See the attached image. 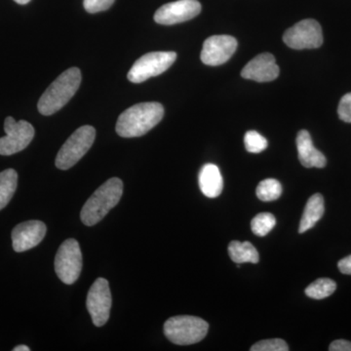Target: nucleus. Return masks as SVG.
I'll return each mask as SVG.
<instances>
[{
	"mask_svg": "<svg viewBox=\"0 0 351 351\" xmlns=\"http://www.w3.org/2000/svg\"><path fill=\"white\" fill-rule=\"evenodd\" d=\"M18 174L14 169L0 173V210L7 206L17 189Z\"/></svg>",
	"mask_w": 351,
	"mask_h": 351,
	"instance_id": "obj_19",
	"label": "nucleus"
},
{
	"mask_svg": "<svg viewBox=\"0 0 351 351\" xmlns=\"http://www.w3.org/2000/svg\"><path fill=\"white\" fill-rule=\"evenodd\" d=\"M199 188L203 195L209 198H216L221 195L223 188V180L221 171L215 164H205L198 176Z\"/></svg>",
	"mask_w": 351,
	"mask_h": 351,
	"instance_id": "obj_16",
	"label": "nucleus"
},
{
	"mask_svg": "<svg viewBox=\"0 0 351 351\" xmlns=\"http://www.w3.org/2000/svg\"><path fill=\"white\" fill-rule=\"evenodd\" d=\"M337 283L330 278H319L306 289L307 297L314 300H323L334 294Z\"/></svg>",
	"mask_w": 351,
	"mask_h": 351,
	"instance_id": "obj_20",
	"label": "nucleus"
},
{
	"mask_svg": "<svg viewBox=\"0 0 351 351\" xmlns=\"http://www.w3.org/2000/svg\"><path fill=\"white\" fill-rule=\"evenodd\" d=\"M330 351H351L350 341L346 339H338V341H332L329 346Z\"/></svg>",
	"mask_w": 351,
	"mask_h": 351,
	"instance_id": "obj_27",
	"label": "nucleus"
},
{
	"mask_svg": "<svg viewBox=\"0 0 351 351\" xmlns=\"http://www.w3.org/2000/svg\"><path fill=\"white\" fill-rule=\"evenodd\" d=\"M112 302V293L107 279H97L88 292L86 301L87 309L95 326H104L110 319Z\"/></svg>",
	"mask_w": 351,
	"mask_h": 351,
	"instance_id": "obj_10",
	"label": "nucleus"
},
{
	"mask_svg": "<svg viewBox=\"0 0 351 351\" xmlns=\"http://www.w3.org/2000/svg\"><path fill=\"white\" fill-rule=\"evenodd\" d=\"M201 4L197 0H178L161 6L154 14L157 24L170 25L186 22L199 15Z\"/></svg>",
	"mask_w": 351,
	"mask_h": 351,
	"instance_id": "obj_12",
	"label": "nucleus"
},
{
	"mask_svg": "<svg viewBox=\"0 0 351 351\" xmlns=\"http://www.w3.org/2000/svg\"><path fill=\"white\" fill-rule=\"evenodd\" d=\"M14 351H29L31 348L27 346H18L13 348Z\"/></svg>",
	"mask_w": 351,
	"mask_h": 351,
	"instance_id": "obj_29",
	"label": "nucleus"
},
{
	"mask_svg": "<svg viewBox=\"0 0 351 351\" xmlns=\"http://www.w3.org/2000/svg\"><path fill=\"white\" fill-rule=\"evenodd\" d=\"M175 52H151L138 59L129 71L127 77L133 83L144 82L163 73L175 63Z\"/></svg>",
	"mask_w": 351,
	"mask_h": 351,
	"instance_id": "obj_7",
	"label": "nucleus"
},
{
	"mask_svg": "<svg viewBox=\"0 0 351 351\" xmlns=\"http://www.w3.org/2000/svg\"><path fill=\"white\" fill-rule=\"evenodd\" d=\"M123 193V182L119 178H112L90 196L80 213L82 223L92 226L100 223L113 207L119 204Z\"/></svg>",
	"mask_w": 351,
	"mask_h": 351,
	"instance_id": "obj_3",
	"label": "nucleus"
},
{
	"mask_svg": "<svg viewBox=\"0 0 351 351\" xmlns=\"http://www.w3.org/2000/svg\"><path fill=\"white\" fill-rule=\"evenodd\" d=\"M297 147L300 161L304 167L324 168L326 166V157L314 147L311 134L306 130L300 131L298 134Z\"/></svg>",
	"mask_w": 351,
	"mask_h": 351,
	"instance_id": "obj_15",
	"label": "nucleus"
},
{
	"mask_svg": "<svg viewBox=\"0 0 351 351\" xmlns=\"http://www.w3.org/2000/svg\"><path fill=\"white\" fill-rule=\"evenodd\" d=\"M14 1L17 2L18 4H22V5H25V4L29 3L31 0H14Z\"/></svg>",
	"mask_w": 351,
	"mask_h": 351,
	"instance_id": "obj_30",
	"label": "nucleus"
},
{
	"mask_svg": "<svg viewBox=\"0 0 351 351\" xmlns=\"http://www.w3.org/2000/svg\"><path fill=\"white\" fill-rule=\"evenodd\" d=\"M237 48V40L233 36H213L207 38L201 51V61L207 66H221L226 63Z\"/></svg>",
	"mask_w": 351,
	"mask_h": 351,
	"instance_id": "obj_11",
	"label": "nucleus"
},
{
	"mask_svg": "<svg viewBox=\"0 0 351 351\" xmlns=\"http://www.w3.org/2000/svg\"><path fill=\"white\" fill-rule=\"evenodd\" d=\"M6 136L0 138V154L12 156L24 151L34 137V128L25 120L16 121L13 117H6L4 122Z\"/></svg>",
	"mask_w": 351,
	"mask_h": 351,
	"instance_id": "obj_8",
	"label": "nucleus"
},
{
	"mask_svg": "<svg viewBox=\"0 0 351 351\" xmlns=\"http://www.w3.org/2000/svg\"><path fill=\"white\" fill-rule=\"evenodd\" d=\"M163 117L164 108L161 104L156 101L136 104L119 115L115 130L120 137H142L156 127Z\"/></svg>",
	"mask_w": 351,
	"mask_h": 351,
	"instance_id": "obj_1",
	"label": "nucleus"
},
{
	"mask_svg": "<svg viewBox=\"0 0 351 351\" xmlns=\"http://www.w3.org/2000/svg\"><path fill=\"white\" fill-rule=\"evenodd\" d=\"M289 346L281 339H265L258 341L251 348V351H288Z\"/></svg>",
	"mask_w": 351,
	"mask_h": 351,
	"instance_id": "obj_24",
	"label": "nucleus"
},
{
	"mask_svg": "<svg viewBox=\"0 0 351 351\" xmlns=\"http://www.w3.org/2000/svg\"><path fill=\"white\" fill-rule=\"evenodd\" d=\"M279 66L276 58L269 53H263L254 58L242 69L241 76L245 80L257 82H269L278 77Z\"/></svg>",
	"mask_w": 351,
	"mask_h": 351,
	"instance_id": "obj_14",
	"label": "nucleus"
},
{
	"mask_svg": "<svg viewBox=\"0 0 351 351\" xmlns=\"http://www.w3.org/2000/svg\"><path fill=\"white\" fill-rule=\"evenodd\" d=\"M47 228L40 221H27L14 228L12 243L14 251L22 253L38 246L45 237Z\"/></svg>",
	"mask_w": 351,
	"mask_h": 351,
	"instance_id": "obj_13",
	"label": "nucleus"
},
{
	"mask_svg": "<svg viewBox=\"0 0 351 351\" xmlns=\"http://www.w3.org/2000/svg\"><path fill=\"white\" fill-rule=\"evenodd\" d=\"M95 137L96 130L90 125L82 126L73 132L58 152L55 161L58 169L68 170L75 166L91 149Z\"/></svg>",
	"mask_w": 351,
	"mask_h": 351,
	"instance_id": "obj_5",
	"label": "nucleus"
},
{
	"mask_svg": "<svg viewBox=\"0 0 351 351\" xmlns=\"http://www.w3.org/2000/svg\"><path fill=\"white\" fill-rule=\"evenodd\" d=\"M209 324L196 316L171 317L164 324L166 338L175 345L189 346L199 343L206 337Z\"/></svg>",
	"mask_w": 351,
	"mask_h": 351,
	"instance_id": "obj_4",
	"label": "nucleus"
},
{
	"mask_svg": "<svg viewBox=\"0 0 351 351\" xmlns=\"http://www.w3.org/2000/svg\"><path fill=\"white\" fill-rule=\"evenodd\" d=\"M244 145L247 152L260 154L267 149V141L257 131H248L245 134Z\"/></svg>",
	"mask_w": 351,
	"mask_h": 351,
	"instance_id": "obj_23",
	"label": "nucleus"
},
{
	"mask_svg": "<svg viewBox=\"0 0 351 351\" xmlns=\"http://www.w3.org/2000/svg\"><path fill=\"white\" fill-rule=\"evenodd\" d=\"M324 198L320 193H315L307 201L301 223L299 232L304 233L313 228L324 214Z\"/></svg>",
	"mask_w": 351,
	"mask_h": 351,
	"instance_id": "obj_17",
	"label": "nucleus"
},
{
	"mask_svg": "<svg viewBox=\"0 0 351 351\" xmlns=\"http://www.w3.org/2000/svg\"><path fill=\"white\" fill-rule=\"evenodd\" d=\"M276 225V219L270 213L258 214L251 221L252 232L257 237H263L269 234Z\"/></svg>",
	"mask_w": 351,
	"mask_h": 351,
	"instance_id": "obj_22",
	"label": "nucleus"
},
{
	"mask_svg": "<svg viewBox=\"0 0 351 351\" xmlns=\"http://www.w3.org/2000/svg\"><path fill=\"white\" fill-rule=\"evenodd\" d=\"M228 254L232 262L237 265L245 263H258L260 260L257 249L248 241L230 242L228 245Z\"/></svg>",
	"mask_w": 351,
	"mask_h": 351,
	"instance_id": "obj_18",
	"label": "nucleus"
},
{
	"mask_svg": "<svg viewBox=\"0 0 351 351\" xmlns=\"http://www.w3.org/2000/svg\"><path fill=\"white\" fill-rule=\"evenodd\" d=\"M82 83V71L77 68L66 69L46 89L38 104L43 115H52L64 107L75 96Z\"/></svg>",
	"mask_w": 351,
	"mask_h": 351,
	"instance_id": "obj_2",
	"label": "nucleus"
},
{
	"mask_svg": "<svg viewBox=\"0 0 351 351\" xmlns=\"http://www.w3.org/2000/svg\"><path fill=\"white\" fill-rule=\"evenodd\" d=\"M258 199L269 202L278 199L282 195V186L276 179H267L261 182L256 191Z\"/></svg>",
	"mask_w": 351,
	"mask_h": 351,
	"instance_id": "obj_21",
	"label": "nucleus"
},
{
	"mask_svg": "<svg viewBox=\"0 0 351 351\" xmlns=\"http://www.w3.org/2000/svg\"><path fill=\"white\" fill-rule=\"evenodd\" d=\"M82 270V253L75 239H66L60 246L55 258V271L60 280L71 285L77 280Z\"/></svg>",
	"mask_w": 351,
	"mask_h": 351,
	"instance_id": "obj_6",
	"label": "nucleus"
},
{
	"mask_svg": "<svg viewBox=\"0 0 351 351\" xmlns=\"http://www.w3.org/2000/svg\"><path fill=\"white\" fill-rule=\"evenodd\" d=\"M338 267L341 274L351 276V255L341 258L338 263Z\"/></svg>",
	"mask_w": 351,
	"mask_h": 351,
	"instance_id": "obj_28",
	"label": "nucleus"
},
{
	"mask_svg": "<svg viewBox=\"0 0 351 351\" xmlns=\"http://www.w3.org/2000/svg\"><path fill=\"white\" fill-rule=\"evenodd\" d=\"M283 41L292 49H315L323 44V34L317 21L302 20L284 34Z\"/></svg>",
	"mask_w": 351,
	"mask_h": 351,
	"instance_id": "obj_9",
	"label": "nucleus"
},
{
	"mask_svg": "<svg viewBox=\"0 0 351 351\" xmlns=\"http://www.w3.org/2000/svg\"><path fill=\"white\" fill-rule=\"evenodd\" d=\"M338 114L343 121L351 123V93L346 94L339 101Z\"/></svg>",
	"mask_w": 351,
	"mask_h": 351,
	"instance_id": "obj_26",
	"label": "nucleus"
},
{
	"mask_svg": "<svg viewBox=\"0 0 351 351\" xmlns=\"http://www.w3.org/2000/svg\"><path fill=\"white\" fill-rule=\"evenodd\" d=\"M114 0H84L83 5L88 13L95 14L108 10Z\"/></svg>",
	"mask_w": 351,
	"mask_h": 351,
	"instance_id": "obj_25",
	"label": "nucleus"
}]
</instances>
